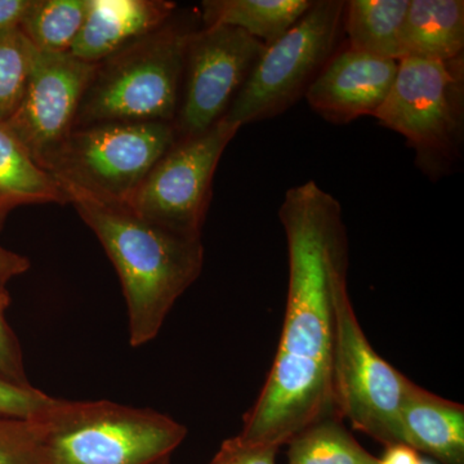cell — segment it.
Instances as JSON below:
<instances>
[{
  "instance_id": "6da1fadb",
  "label": "cell",
  "mask_w": 464,
  "mask_h": 464,
  "mask_svg": "<svg viewBox=\"0 0 464 464\" xmlns=\"http://www.w3.org/2000/svg\"><path fill=\"white\" fill-rule=\"evenodd\" d=\"M279 218L289 264L282 335L267 380L237 436L282 448L310 424L340 418L332 391L334 283L347 271L348 240L340 201L315 181L286 191Z\"/></svg>"
},
{
  "instance_id": "7a4b0ae2",
  "label": "cell",
  "mask_w": 464,
  "mask_h": 464,
  "mask_svg": "<svg viewBox=\"0 0 464 464\" xmlns=\"http://www.w3.org/2000/svg\"><path fill=\"white\" fill-rule=\"evenodd\" d=\"M69 203L99 237L121 279L132 347L154 340L177 299L200 276L201 237L152 224L124 204L67 192Z\"/></svg>"
},
{
  "instance_id": "3957f363",
  "label": "cell",
  "mask_w": 464,
  "mask_h": 464,
  "mask_svg": "<svg viewBox=\"0 0 464 464\" xmlns=\"http://www.w3.org/2000/svg\"><path fill=\"white\" fill-rule=\"evenodd\" d=\"M191 18L176 14L157 32L97 63L75 128L114 121L173 124L186 47L198 29Z\"/></svg>"
},
{
  "instance_id": "277c9868",
  "label": "cell",
  "mask_w": 464,
  "mask_h": 464,
  "mask_svg": "<svg viewBox=\"0 0 464 464\" xmlns=\"http://www.w3.org/2000/svg\"><path fill=\"white\" fill-rule=\"evenodd\" d=\"M39 420L50 464H157L188 436L166 414L108 400L57 399Z\"/></svg>"
},
{
  "instance_id": "5b68a950",
  "label": "cell",
  "mask_w": 464,
  "mask_h": 464,
  "mask_svg": "<svg viewBox=\"0 0 464 464\" xmlns=\"http://www.w3.org/2000/svg\"><path fill=\"white\" fill-rule=\"evenodd\" d=\"M374 118L404 137L424 176L431 181L448 176L463 154L464 56L400 60L392 88Z\"/></svg>"
},
{
  "instance_id": "8992f818",
  "label": "cell",
  "mask_w": 464,
  "mask_h": 464,
  "mask_svg": "<svg viewBox=\"0 0 464 464\" xmlns=\"http://www.w3.org/2000/svg\"><path fill=\"white\" fill-rule=\"evenodd\" d=\"M176 141L172 123L114 121L75 128L45 170L63 192L127 204Z\"/></svg>"
},
{
  "instance_id": "52a82bcc",
  "label": "cell",
  "mask_w": 464,
  "mask_h": 464,
  "mask_svg": "<svg viewBox=\"0 0 464 464\" xmlns=\"http://www.w3.org/2000/svg\"><path fill=\"white\" fill-rule=\"evenodd\" d=\"M343 0H315L301 20L265 45L225 118L243 127L282 115L306 96L343 29Z\"/></svg>"
},
{
  "instance_id": "ba28073f",
  "label": "cell",
  "mask_w": 464,
  "mask_h": 464,
  "mask_svg": "<svg viewBox=\"0 0 464 464\" xmlns=\"http://www.w3.org/2000/svg\"><path fill=\"white\" fill-rule=\"evenodd\" d=\"M335 335L332 391L335 413L384 447L402 444L400 409L411 380L378 355L366 338L347 288V271L334 283Z\"/></svg>"
},
{
  "instance_id": "9c48e42d",
  "label": "cell",
  "mask_w": 464,
  "mask_h": 464,
  "mask_svg": "<svg viewBox=\"0 0 464 464\" xmlns=\"http://www.w3.org/2000/svg\"><path fill=\"white\" fill-rule=\"evenodd\" d=\"M240 128L222 118L206 132L176 140L124 206L167 230L201 237L217 167Z\"/></svg>"
},
{
  "instance_id": "30bf717a",
  "label": "cell",
  "mask_w": 464,
  "mask_h": 464,
  "mask_svg": "<svg viewBox=\"0 0 464 464\" xmlns=\"http://www.w3.org/2000/svg\"><path fill=\"white\" fill-rule=\"evenodd\" d=\"M264 50V43L235 27L201 26L191 34L173 121L176 140L198 136L225 118Z\"/></svg>"
},
{
  "instance_id": "8fae6325",
  "label": "cell",
  "mask_w": 464,
  "mask_h": 464,
  "mask_svg": "<svg viewBox=\"0 0 464 464\" xmlns=\"http://www.w3.org/2000/svg\"><path fill=\"white\" fill-rule=\"evenodd\" d=\"M96 66L69 53L35 50L23 99L5 124L43 169L74 130Z\"/></svg>"
},
{
  "instance_id": "7c38bea8",
  "label": "cell",
  "mask_w": 464,
  "mask_h": 464,
  "mask_svg": "<svg viewBox=\"0 0 464 464\" xmlns=\"http://www.w3.org/2000/svg\"><path fill=\"white\" fill-rule=\"evenodd\" d=\"M399 61L338 48L308 88V105L333 124H348L373 116L389 96Z\"/></svg>"
},
{
  "instance_id": "4fadbf2b",
  "label": "cell",
  "mask_w": 464,
  "mask_h": 464,
  "mask_svg": "<svg viewBox=\"0 0 464 464\" xmlns=\"http://www.w3.org/2000/svg\"><path fill=\"white\" fill-rule=\"evenodd\" d=\"M177 8L169 0H88L87 16L69 54L97 65L166 25Z\"/></svg>"
},
{
  "instance_id": "5bb4252c",
  "label": "cell",
  "mask_w": 464,
  "mask_h": 464,
  "mask_svg": "<svg viewBox=\"0 0 464 464\" xmlns=\"http://www.w3.org/2000/svg\"><path fill=\"white\" fill-rule=\"evenodd\" d=\"M402 444L441 464H464V406L411 381L400 409Z\"/></svg>"
},
{
  "instance_id": "9a60e30c",
  "label": "cell",
  "mask_w": 464,
  "mask_h": 464,
  "mask_svg": "<svg viewBox=\"0 0 464 464\" xmlns=\"http://www.w3.org/2000/svg\"><path fill=\"white\" fill-rule=\"evenodd\" d=\"M463 0H411L401 33L402 58L449 61L463 56Z\"/></svg>"
},
{
  "instance_id": "2e32d148",
  "label": "cell",
  "mask_w": 464,
  "mask_h": 464,
  "mask_svg": "<svg viewBox=\"0 0 464 464\" xmlns=\"http://www.w3.org/2000/svg\"><path fill=\"white\" fill-rule=\"evenodd\" d=\"M67 204L56 179L43 169L25 146L0 121V227L12 209L26 204Z\"/></svg>"
},
{
  "instance_id": "e0dca14e",
  "label": "cell",
  "mask_w": 464,
  "mask_h": 464,
  "mask_svg": "<svg viewBox=\"0 0 464 464\" xmlns=\"http://www.w3.org/2000/svg\"><path fill=\"white\" fill-rule=\"evenodd\" d=\"M314 0H204L203 26H230L265 45L292 29L311 8Z\"/></svg>"
},
{
  "instance_id": "ac0fdd59",
  "label": "cell",
  "mask_w": 464,
  "mask_h": 464,
  "mask_svg": "<svg viewBox=\"0 0 464 464\" xmlns=\"http://www.w3.org/2000/svg\"><path fill=\"white\" fill-rule=\"evenodd\" d=\"M411 0H347L342 29L347 45L372 56L401 60V33Z\"/></svg>"
},
{
  "instance_id": "d6986e66",
  "label": "cell",
  "mask_w": 464,
  "mask_h": 464,
  "mask_svg": "<svg viewBox=\"0 0 464 464\" xmlns=\"http://www.w3.org/2000/svg\"><path fill=\"white\" fill-rule=\"evenodd\" d=\"M286 445L288 464H378L337 417L310 424Z\"/></svg>"
},
{
  "instance_id": "ffe728a7",
  "label": "cell",
  "mask_w": 464,
  "mask_h": 464,
  "mask_svg": "<svg viewBox=\"0 0 464 464\" xmlns=\"http://www.w3.org/2000/svg\"><path fill=\"white\" fill-rule=\"evenodd\" d=\"M87 11L88 0H32L18 29L38 52L69 53Z\"/></svg>"
},
{
  "instance_id": "44dd1931",
  "label": "cell",
  "mask_w": 464,
  "mask_h": 464,
  "mask_svg": "<svg viewBox=\"0 0 464 464\" xmlns=\"http://www.w3.org/2000/svg\"><path fill=\"white\" fill-rule=\"evenodd\" d=\"M35 48L20 29L0 34V121L16 111L32 70Z\"/></svg>"
},
{
  "instance_id": "7402d4cb",
  "label": "cell",
  "mask_w": 464,
  "mask_h": 464,
  "mask_svg": "<svg viewBox=\"0 0 464 464\" xmlns=\"http://www.w3.org/2000/svg\"><path fill=\"white\" fill-rule=\"evenodd\" d=\"M0 464H50L39 418L0 417Z\"/></svg>"
},
{
  "instance_id": "603a6c76",
  "label": "cell",
  "mask_w": 464,
  "mask_h": 464,
  "mask_svg": "<svg viewBox=\"0 0 464 464\" xmlns=\"http://www.w3.org/2000/svg\"><path fill=\"white\" fill-rule=\"evenodd\" d=\"M56 402V398L34 386L23 387L0 380V417L34 420L50 411Z\"/></svg>"
},
{
  "instance_id": "cb8c5ba5",
  "label": "cell",
  "mask_w": 464,
  "mask_h": 464,
  "mask_svg": "<svg viewBox=\"0 0 464 464\" xmlns=\"http://www.w3.org/2000/svg\"><path fill=\"white\" fill-rule=\"evenodd\" d=\"M11 304L7 289H0V380L18 386L30 387L27 380L23 348L17 335L5 319V311Z\"/></svg>"
},
{
  "instance_id": "d4e9b609",
  "label": "cell",
  "mask_w": 464,
  "mask_h": 464,
  "mask_svg": "<svg viewBox=\"0 0 464 464\" xmlns=\"http://www.w3.org/2000/svg\"><path fill=\"white\" fill-rule=\"evenodd\" d=\"M279 447L250 444L239 436L225 440L216 456L208 464H277Z\"/></svg>"
},
{
  "instance_id": "484cf974",
  "label": "cell",
  "mask_w": 464,
  "mask_h": 464,
  "mask_svg": "<svg viewBox=\"0 0 464 464\" xmlns=\"http://www.w3.org/2000/svg\"><path fill=\"white\" fill-rule=\"evenodd\" d=\"M30 266L29 259L0 246V289H7V284L25 274Z\"/></svg>"
},
{
  "instance_id": "4316f807",
  "label": "cell",
  "mask_w": 464,
  "mask_h": 464,
  "mask_svg": "<svg viewBox=\"0 0 464 464\" xmlns=\"http://www.w3.org/2000/svg\"><path fill=\"white\" fill-rule=\"evenodd\" d=\"M32 0H0V34L18 29Z\"/></svg>"
},
{
  "instance_id": "83f0119b",
  "label": "cell",
  "mask_w": 464,
  "mask_h": 464,
  "mask_svg": "<svg viewBox=\"0 0 464 464\" xmlns=\"http://www.w3.org/2000/svg\"><path fill=\"white\" fill-rule=\"evenodd\" d=\"M420 458L417 450L405 444L386 447L383 457L378 458V464H418Z\"/></svg>"
},
{
  "instance_id": "f1b7e54d",
  "label": "cell",
  "mask_w": 464,
  "mask_h": 464,
  "mask_svg": "<svg viewBox=\"0 0 464 464\" xmlns=\"http://www.w3.org/2000/svg\"><path fill=\"white\" fill-rule=\"evenodd\" d=\"M157 464H170V458H166V459L160 460Z\"/></svg>"
},
{
  "instance_id": "f546056e",
  "label": "cell",
  "mask_w": 464,
  "mask_h": 464,
  "mask_svg": "<svg viewBox=\"0 0 464 464\" xmlns=\"http://www.w3.org/2000/svg\"><path fill=\"white\" fill-rule=\"evenodd\" d=\"M418 464H435V463L430 462V460L420 459V463H418Z\"/></svg>"
}]
</instances>
